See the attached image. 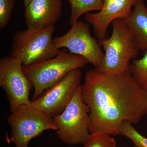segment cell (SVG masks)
I'll use <instances>...</instances> for the list:
<instances>
[{
    "label": "cell",
    "mask_w": 147,
    "mask_h": 147,
    "mask_svg": "<svg viewBox=\"0 0 147 147\" xmlns=\"http://www.w3.org/2000/svg\"><path fill=\"white\" fill-rule=\"evenodd\" d=\"M62 10L61 0H32L25 7L24 17L28 28L55 26Z\"/></svg>",
    "instance_id": "obj_11"
},
{
    "label": "cell",
    "mask_w": 147,
    "mask_h": 147,
    "mask_svg": "<svg viewBox=\"0 0 147 147\" xmlns=\"http://www.w3.org/2000/svg\"><path fill=\"white\" fill-rule=\"evenodd\" d=\"M55 26L19 30L13 36L10 56L23 65L34 64L56 57L60 52L53 42Z\"/></svg>",
    "instance_id": "obj_4"
},
{
    "label": "cell",
    "mask_w": 147,
    "mask_h": 147,
    "mask_svg": "<svg viewBox=\"0 0 147 147\" xmlns=\"http://www.w3.org/2000/svg\"><path fill=\"white\" fill-rule=\"evenodd\" d=\"M7 119L11 129V140L16 147H28L31 139L49 129L56 131L53 118L30 105L13 110Z\"/></svg>",
    "instance_id": "obj_6"
},
{
    "label": "cell",
    "mask_w": 147,
    "mask_h": 147,
    "mask_svg": "<svg viewBox=\"0 0 147 147\" xmlns=\"http://www.w3.org/2000/svg\"><path fill=\"white\" fill-rule=\"evenodd\" d=\"M57 135L69 146L84 144L89 137V109L82 99V85L63 112L53 117Z\"/></svg>",
    "instance_id": "obj_5"
},
{
    "label": "cell",
    "mask_w": 147,
    "mask_h": 147,
    "mask_svg": "<svg viewBox=\"0 0 147 147\" xmlns=\"http://www.w3.org/2000/svg\"><path fill=\"white\" fill-rule=\"evenodd\" d=\"M129 71L139 86L147 91V51L142 57L130 63Z\"/></svg>",
    "instance_id": "obj_14"
},
{
    "label": "cell",
    "mask_w": 147,
    "mask_h": 147,
    "mask_svg": "<svg viewBox=\"0 0 147 147\" xmlns=\"http://www.w3.org/2000/svg\"><path fill=\"white\" fill-rule=\"evenodd\" d=\"M82 71L76 69L67 74L36 99L31 100L30 105L52 117L61 114L71 101L80 86Z\"/></svg>",
    "instance_id": "obj_9"
},
{
    "label": "cell",
    "mask_w": 147,
    "mask_h": 147,
    "mask_svg": "<svg viewBox=\"0 0 147 147\" xmlns=\"http://www.w3.org/2000/svg\"><path fill=\"white\" fill-rule=\"evenodd\" d=\"M102 9L97 13L85 14L87 23L91 24L98 41L106 38L108 27L115 20L123 19L132 12V8L139 0H102Z\"/></svg>",
    "instance_id": "obj_10"
},
{
    "label": "cell",
    "mask_w": 147,
    "mask_h": 147,
    "mask_svg": "<svg viewBox=\"0 0 147 147\" xmlns=\"http://www.w3.org/2000/svg\"><path fill=\"white\" fill-rule=\"evenodd\" d=\"M70 4L71 13L69 24L72 26L83 14L93 11H99L102 9V0H68Z\"/></svg>",
    "instance_id": "obj_13"
},
{
    "label": "cell",
    "mask_w": 147,
    "mask_h": 147,
    "mask_svg": "<svg viewBox=\"0 0 147 147\" xmlns=\"http://www.w3.org/2000/svg\"><path fill=\"white\" fill-rule=\"evenodd\" d=\"M16 0H0V29L7 26L11 18Z\"/></svg>",
    "instance_id": "obj_17"
},
{
    "label": "cell",
    "mask_w": 147,
    "mask_h": 147,
    "mask_svg": "<svg viewBox=\"0 0 147 147\" xmlns=\"http://www.w3.org/2000/svg\"><path fill=\"white\" fill-rule=\"evenodd\" d=\"M32 0H23L25 7H26L29 4V3Z\"/></svg>",
    "instance_id": "obj_18"
},
{
    "label": "cell",
    "mask_w": 147,
    "mask_h": 147,
    "mask_svg": "<svg viewBox=\"0 0 147 147\" xmlns=\"http://www.w3.org/2000/svg\"><path fill=\"white\" fill-rule=\"evenodd\" d=\"M88 63L83 57L61 50L56 57L50 59L23 66L25 75L34 88L33 100L41 95L70 71L84 67Z\"/></svg>",
    "instance_id": "obj_3"
},
{
    "label": "cell",
    "mask_w": 147,
    "mask_h": 147,
    "mask_svg": "<svg viewBox=\"0 0 147 147\" xmlns=\"http://www.w3.org/2000/svg\"><path fill=\"white\" fill-rule=\"evenodd\" d=\"M84 147H117L115 139L110 135L90 134L84 144Z\"/></svg>",
    "instance_id": "obj_16"
},
{
    "label": "cell",
    "mask_w": 147,
    "mask_h": 147,
    "mask_svg": "<svg viewBox=\"0 0 147 147\" xmlns=\"http://www.w3.org/2000/svg\"><path fill=\"white\" fill-rule=\"evenodd\" d=\"M119 131L120 135L127 137L133 142L134 147H147V138L139 133L130 123L124 121Z\"/></svg>",
    "instance_id": "obj_15"
},
{
    "label": "cell",
    "mask_w": 147,
    "mask_h": 147,
    "mask_svg": "<svg viewBox=\"0 0 147 147\" xmlns=\"http://www.w3.org/2000/svg\"><path fill=\"white\" fill-rule=\"evenodd\" d=\"M82 94L89 109L91 134L120 135L124 121L137 123L147 115V91L129 71L112 74L95 68L89 70Z\"/></svg>",
    "instance_id": "obj_1"
},
{
    "label": "cell",
    "mask_w": 147,
    "mask_h": 147,
    "mask_svg": "<svg viewBox=\"0 0 147 147\" xmlns=\"http://www.w3.org/2000/svg\"><path fill=\"white\" fill-rule=\"evenodd\" d=\"M20 61L11 56L0 60V86L8 98L11 112L24 104L30 105L32 84L23 70Z\"/></svg>",
    "instance_id": "obj_8"
},
{
    "label": "cell",
    "mask_w": 147,
    "mask_h": 147,
    "mask_svg": "<svg viewBox=\"0 0 147 147\" xmlns=\"http://www.w3.org/2000/svg\"><path fill=\"white\" fill-rule=\"evenodd\" d=\"M122 20L130 30L138 49L147 51V7L144 0H139L131 14Z\"/></svg>",
    "instance_id": "obj_12"
},
{
    "label": "cell",
    "mask_w": 147,
    "mask_h": 147,
    "mask_svg": "<svg viewBox=\"0 0 147 147\" xmlns=\"http://www.w3.org/2000/svg\"><path fill=\"white\" fill-rule=\"evenodd\" d=\"M112 24L110 37L98 41L104 50V57L96 69L109 73H125L129 71L130 61L137 57L140 50L130 30L122 20L116 19Z\"/></svg>",
    "instance_id": "obj_2"
},
{
    "label": "cell",
    "mask_w": 147,
    "mask_h": 147,
    "mask_svg": "<svg viewBox=\"0 0 147 147\" xmlns=\"http://www.w3.org/2000/svg\"><path fill=\"white\" fill-rule=\"evenodd\" d=\"M58 49L65 48L71 54L79 55L97 68L102 63L104 53L99 42L92 36L89 24L77 21L66 33L53 39Z\"/></svg>",
    "instance_id": "obj_7"
}]
</instances>
